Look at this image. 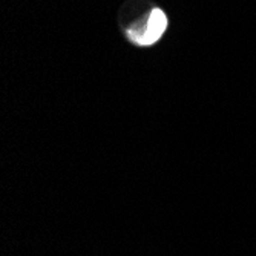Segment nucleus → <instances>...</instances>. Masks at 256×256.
Instances as JSON below:
<instances>
[{"label":"nucleus","mask_w":256,"mask_h":256,"mask_svg":"<svg viewBox=\"0 0 256 256\" xmlns=\"http://www.w3.org/2000/svg\"><path fill=\"white\" fill-rule=\"evenodd\" d=\"M168 28V17L160 8H154L150 14L146 18L144 23H138V25L128 30V37L140 46H149L160 40L162 32Z\"/></svg>","instance_id":"1"}]
</instances>
